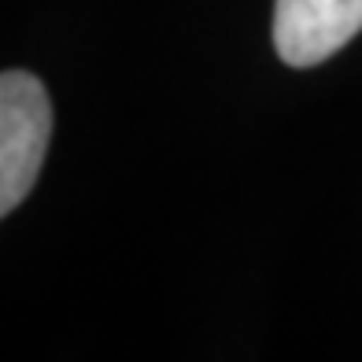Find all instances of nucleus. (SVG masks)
<instances>
[{"label":"nucleus","mask_w":362,"mask_h":362,"mask_svg":"<svg viewBox=\"0 0 362 362\" xmlns=\"http://www.w3.org/2000/svg\"><path fill=\"white\" fill-rule=\"evenodd\" d=\"M52 137V104L45 86L26 71L0 74V218L37 185Z\"/></svg>","instance_id":"f257e3e1"},{"label":"nucleus","mask_w":362,"mask_h":362,"mask_svg":"<svg viewBox=\"0 0 362 362\" xmlns=\"http://www.w3.org/2000/svg\"><path fill=\"white\" fill-rule=\"evenodd\" d=\"M362 30V0H277L274 48L288 67H315Z\"/></svg>","instance_id":"f03ea898"}]
</instances>
